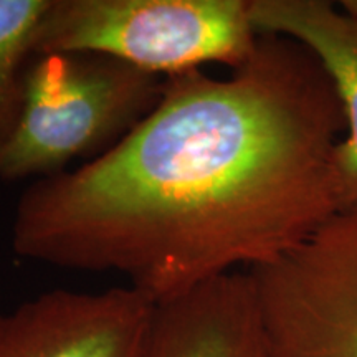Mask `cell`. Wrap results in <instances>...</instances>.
I'll use <instances>...</instances> for the list:
<instances>
[{
    "instance_id": "cell-3",
    "label": "cell",
    "mask_w": 357,
    "mask_h": 357,
    "mask_svg": "<svg viewBox=\"0 0 357 357\" xmlns=\"http://www.w3.org/2000/svg\"><path fill=\"white\" fill-rule=\"evenodd\" d=\"M258 37L248 0H52L37 55L95 53L169 78L208 63L238 68Z\"/></svg>"
},
{
    "instance_id": "cell-5",
    "label": "cell",
    "mask_w": 357,
    "mask_h": 357,
    "mask_svg": "<svg viewBox=\"0 0 357 357\" xmlns=\"http://www.w3.org/2000/svg\"><path fill=\"white\" fill-rule=\"evenodd\" d=\"M151 311L131 287L53 289L0 311V357H139Z\"/></svg>"
},
{
    "instance_id": "cell-1",
    "label": "cell",
    "mask_w": 357,
    "mask_h": 357,
    "mask_svg": "<svg viewBox=\"0 0 357 357\" xmlns=\"http://www.w3.org/2000/svg\"><path fill=\"white\" fill-rule=\"evenodd\" d=\"M346 114L305 45L260 33L225 78L164 79L155 108L105 154L33 181L12 248L118 273L151 305L280 260L342 211Z\"/></svg>"
},
{
    "instance_id": "cell-4",
    "label": "cell",
    "mask_w": 357,
    "mask_h": 357,
    "mask_svg": "<svg viewBox=\"0 0 357 357\" xmlns=\"http://www.w3.org/2000/svg\"><path fill=\"white\" fill-rule=\"evenodd\" d=\"M247 271L271 357H357V205Z\"/></svg>"
},
{
    "instance_id": "cell-2",
    "label": "cell",
    "mask_w": 357,
    "mask_h": 357,
    "mask_svg": "<svg viewBox=\"0 0 357 357\" xmlns=\"http://www.w3.org/2000/svg\"><path fill=\"white\" fill-rule=\"evenodd\" d=\"M164 79L95 53L37 55L19 124L0 153V181L33 182L105 154L155 108Z\"/></svg>"
},
{
    "instance_id": "cell-7",
    "label": "cell",
    "mask_w": 357,
    "mask_h": 357,
    "mask_svg": "<svg viewBox=\"0 0 357 357\" xmlns=\"http://www.w3.org/2000/svg\"><path fill=\"white\" fill-rule=\"evenodd\" d=\"M341 6L326 0H248L257 32L305 45L336 88L347 126L337 147L339 190L347 208L357 205V2Z\"/></svg>"
},
{
    "instance_id": "cell-8",
    "label": "cell",
    "mask_w": 357,
    "mask_h": 357,
    "mask_svg": "<svg viewBox=\"0 0 357 357\" xmlns=\"http://www.w3.org/2000/svg\"><path fill=\"white\" fill-rule=\"evenodd\" d=\"M52 0H0V153L19 124L26 70Z\"/></svg>"
},
{
    "instance_id": "cell-6",
    "label": "cell",
    "mask_w": 357,
    "mask_h": 357,
    "mask_svg": "<svg viewBox=\"0 0 357 357\" xmlns=\"http://www.w3.org/2000/svg\"><path fill=\"white\" fill-rule=\"evenodd\" d=\"M139 357H271L248 271L153 305Z\"/></svg>"
}]
</instances>
